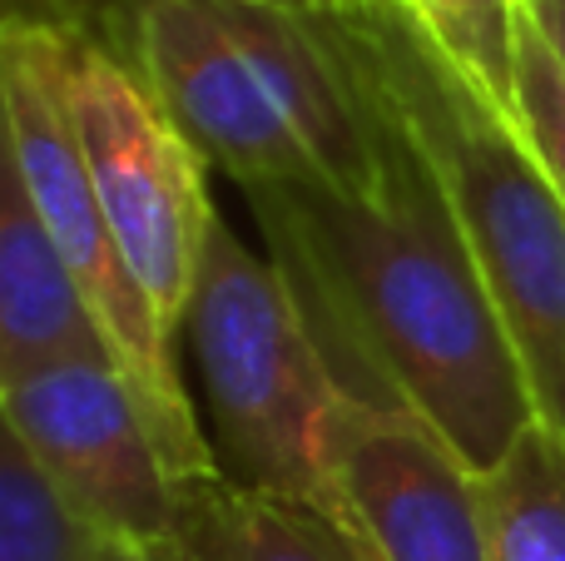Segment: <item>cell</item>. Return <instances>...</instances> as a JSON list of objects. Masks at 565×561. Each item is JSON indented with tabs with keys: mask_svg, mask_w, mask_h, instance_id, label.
<instances>
[{
	"mask_svg": "<svg viewBox=\"0 0 565 561\" xmlns=\"http://www.w3.org/2000/svg\"><path fill=\"white\" fill-rule=\"evenodd\" d=\"M516 129L536 155L546 184L565 204V70L536 25L521 10V55H516Z\"/></svg>",
	"mask_w": 565,
	"mask_h": 561,
	"instance_id": "15",
	"label": "cell"
},
{
	"mask_svg": "<svg viewBox=\"0 0 565 561\" xmlns=\"http://www.w3.org/2000/svg\"><path fill=\"white\" fill-rule=\"evenodd\" d=\"M234 6H264V10H292V15H328L342 10L348 0H234Z\"/></svg>",
	"mask_w": 565,
	"mask_h": 561,
	"instance_id": "17",
	"label": "cell"
},
{
	"mask_svg": "<svg viewBox=\"0 0 565 561\" xmlns=\"http://www.w3.org/2000/svg\"><path fill=\"white\" fill-rule=\"evenodd\" d=\"M135 70L189 145L204 155V165L224 169L244 194L318 179L209 0H139Z\"/></svg>",
	"mask_w": 565,
	"mask_h": 561,
	"instance_id": "8",
	"label": "cell"
},
{
	"mask_svg": "<svg viewBox=\"0 0 565 561\" xmlns=\"http://www.w3.org/2000/svg\"><path fill=\"white\" fill-rule=\"evenodd\" d=\"M159 561H377L348 517L318 502L248 493L228 477L179 487L174 537Z\"/></svg>",
	"mask_w": 565,
	"mask_h": 561,
	"instance_id": "11",
	"label": "cell"
},
{
	"mask_svg": "<svg viewBox=\"0 0 565 561\" xmlns=\"http://www.w3.org/2000/svg\"><path fill=\"white\" fill-rule=\"evenodd\" d=\"M99 561H159L149 547H135V542H105L99 547Z\"/></svg>",
	"mask_w": 565,
	"mask_h": 561,
	"instance_id": "18",
	"label": "cell"
},
{
	"mask_svg": "<svg viewBox=\"0 0 565 561\" xmlns=\"http://www.w3.org/2000/svg\"><path fill=\"white\" fill-rule=\"evenodd\" d=\"M328 447L338 507L377 561H497L477 477L422 417L342 393Z\"/></svg>",
	"mask_w": 565,
	"mask_h": 561,
	"instance_id": "7",
	"label": "cell"
},
{
	"mask_svg": "<svg viewBox=\"0 0 565 561\" xmlns=\"http://www.w3.org/2000/svg\"><path fill=\"white\" fill-rule=\"evenodd\" d=\"M402 6L441 50V60L516 125L521 0H402Z\"/></svg>",
	"mask_w": 565,
	"mask_h": 561,
	"instance_id": "13",
	"label": "cell"
},
{
	"mask_svg": "<svg viewBox=\"0 0 565 561\" xmlns=\"http://www.w3.org/2000/svg\"><path fill=\"white\" fill-rule=\"evenodd\" d=\"M521 10H526L536 35L546 40L551 55H556L561 70H565V0H521Z\"/></svg>",
	"mask_w": 565,
	"mask_h": 561,
	"instance_id": "16",
	"label": "cell"
},
{
	"mask_svg": "<svg viewBox=\"0 0 565 561\" xmlns=\"http://www.w3.org/2000/svg\"><path fill=\"white\" fill-rule=\"evenodd\" d=\"M105 537L70 512L35 457L0 437V561H99Z\"/></svg>",
	"mask_w": 565,
	"mask_h": 561,
	"instance_id": "14",
	"label": "cell"
},
{
	"mask_svg": "<svg viewBox=\"0 0 565 561\" xmlns=\"http://www.w3.org/2000/svg\"><path fill=\"white\" fill-rule=\"evenodd\" d=\"M477 493L497 561H565V443L551 427H531Z\"/></svg>",
	"mask_w": 565,
	"mask_h": 561,
	"instance_id": "12",
	"label": "cell"
},
{
	"mask_svg": "<svg viewBox=\"0 0 565 561\" xmlns=\"http://www.w3.org/2000/svg\"><path fill=\"white\" fill-rule=\"evenodd\" d=\"M209 6L264 80L274 109L322 184L338 194H372L382 179V119L332 25V10L292 15L234 0H209Z\"/></svg>",
	"mask_w": 565,
	"mask_h": 561,
	"instance_id": "9",
	"label": "cell"
},
{
	"mask_svg": "<svg viewBox=\"0 0 565 561\" xmlns=\"http://www.w3.org/2000/svg\"><path fill=\"white\" fill-rule=\"evenodd\" d=\"M362 85L422 149L521 358L541 427L565 443V204L521 129L441 60L402 0L332 10Z\"/></svg>",
	"mask_w": 565,
	"mask_h": 561,
	"instance_id": "2",
	"label": "cell"
},
{
	"mask_svg": "<svg viewBox=\"0 0 565 561\" xmlns=\"http://www.w3.org/2000/svg\"><path fill=\"white\" fill-rule=\"evenodd\" d=\"M70 363H115L25 179L0 159V388Z\"/></svg>",
	"mask_w": 565,
	"mask_h": 561,
	"instance_id": "10",
	"label": "cell"
},
{
	"mask_svg": "<svg viewBox=\"0 0 565 561\" xmlns=\"http://www.w3.org/2000/svg\"><path fill=\"white\" fill-rule=\"evenodd\" d=\"M218 473L248 493L318 502L332 487V413L342 388L282 268L214 214L184 314Z\"/></svg>",
	"mask_w": 565,
	"mask_h": 561,
	"instance_id": "4",
	"label": "cell"
},
{
	"mask_svg": "<svg viewBox=\"0 0 565 561\" xmlns=\"http://www.w3.org/2000/svg\"><path fill=\"white\" fill-rule=\"evenodd\" d=\"M6 433L105 542L164 552L179 487L115 363H70L0 388Z\"/></svg>",
	"mask_w": 565,
	"mask_h": 561,
	"instance_id": "6",
	"label": "cell"
},
{
	"mask_svg": "<svg viewBox=\"0 0 565 561\" xmlns=\"http://www.w3.org/2000/svg\"><path fill=\"white\" fill-rule=\"evenodd\" d=\"M75 115L129 274L154 304L159 324L179 338L209 224L218 214L204 155L164 115L145 75L85 35L75 45Z\"/></svg>",
	"mask_w": 565,
	"mask_h": 561,
	"instance_id": "5",
	"label": "cell"
},
{
	"mask_svg": "<svg viewBox=\"0 0 565 561\" xmlns=\"http://www.w3.org/2000/svg\"><path fill=\"white\" fill-rule=\"evenodd\" d=\"M75 45L79 35L55 20H6V35H0L6 155L25 179V194L45 219L50 239L65 254L174 487L199 483V477H224L209 427L194 413L184 368H179V338L159 324L154 304L129 274L125 248L99 204L75 115Z\"/></svg>",
	"mask_w": 565,
	"mask_h": 561,
	"instance_id": "3",
	"label": "cell"
},
{
	"mask_svg": "<svg viewBox=\"0 0 565 561\" xmlns=\"http://www.w3.org/2000/svg\"><path fill=\"white\" fill-rule=\"evenodd\" d=\"M372 109V194L292 179L248 189V209L342 393L422 417L471 477H487L541 423L536 403L422 149L377 99Z\"/></svg>",
	"mask_w": 565,
	"mask_h": 561,
	"instance_id": "1",
	"label": "cell"
}]
</instances>
